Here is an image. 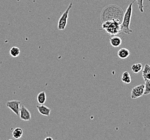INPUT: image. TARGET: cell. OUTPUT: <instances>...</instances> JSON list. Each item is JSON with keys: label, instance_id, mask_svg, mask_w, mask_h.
Segmentation results:
<instances>
[{"label": "cell", "instance_id": "6da1fadb", "mask_svg": "<svg viewBox=\"0 0 150 140\" xmlns=\"http://www.w3.org/2000/svg\"><path fill=\"white\" fill-rule=\"evenodd\" d=\"M123 11L120 7L115 5H110L105 8L100 14V20L104 22L112 20L123 21Z\"/></svg>", "mask_w": 150, "mask_h": 140}, {"label": "cell", "instance_id": "7a4b0ae2", "mask_svg": "<svg viewBox=\"0 0 150 140\" xmlns=\"http://www.w3.org/2000/svg\"><path fill=\"white\" fill-rule=\"evenodd\" d=\"M122 21L119 20H112L102 22L101 30L111 36H115L121 34L122 32Z\"/></svg>", "mask_w": 150, "mask_h": 140}, {"label": "cell", "instance_id": "3957f363", "mask_svg": "<svg viewBox=\"0 0 150 140\" xmlns=\"http://www.w3.org/2000/svg\"><path fill=\"white\" fill-rule=\"evenodd\" d=\"M133 3L134 2H132L129 5L123 16V21L122 22V32L125 34H129L133 32L132 30L130 29V25L132 14V5Z\"/></svg>", "mask_w": 150, "mask_h": 140}, {"label": "cell", "instance_id": "277c9868", "mask_svg": "<svg viewBox=\"0 0 150 140\" xmlns=\"http://www.w3.org/2000/svg\"><path fill=\"white\" fill-rule=\"evenodd\" d=\"M72 6V3H70L64 13L59 18L57 25V28L59 30H64L67 27L69 13L71 9Z\"/></svg>", "mask_w": 150, "mask_h": 140}, {"label": "cell", "instance_id": "5b68a950", "mask_svg": "<svg viewBox=\"0 0 150 140\" xmlns=\"http://www.w3.org/2000/svg\"><path fill=\"white\" fill-rule=\"evenodd\" d=\"M144 91H145L144 84H140L139 85L136 86L134 87H133L131 91V98L133 99L140 98L144 95Z\"/></svg>", "mask_w": 150, "mask_h": 140}, {"label": "cell", "instance_id": "8992f818", "mask_svg": "<svg viewBox=\"0 0 150 140\" xmlns=\"http://www.w3.org/2000/svg\"><path fill=\"white\" fill-rule=\"evenodd\" d=\"M21 101L18 100H11L6 103V106L10 108L17 115H20Z\"/></svg>", "mask_w": 150, "mask_h": 140}, {"label": "cell", "instance_id": "52a82bcc", "mask_svg": "<svg viewBox=\"0 0 150 140\" xmlns=\"http://www.w3.org/2000/svg\"><path fill=\"white\" fill-rule=\"evenodd\" d=\"M20 117L21 119L25 121H30L31 119V115L30 111L25 106H22L21 107Z\"/></svg>", "mask_w": 150, "mask_h": 140}, {"label": "cell", "instance_id": "ba28073f", "mask_svg": "<svg viewBox=\"0 0 150 140\" xmlns=\"http://www.w3.org/2000/svg\"><path fill=\"white\" fill-rule=\"evenodd\" d=\"M110 44L114 48H118L122 44V39L117 36H112L110 39Z\"/></svg>", "mask_w": 150, "mask_h": 140}, {"label": "cell", "instance_id": "9c48e42d", "mask_svg": "<svg viewBox=\"0 0 150 140\" xmlns=\"http://www.w3.org/2000/svg\"><path fill=\"white\" fill-rule=\"evenodd\" d=\"M37 108L38 112L40 113L41 115L44 116H50V114L51 113V109L47 106H45L44 105H40L39 106H37Z\"/></svg>", "mask_w": 150, "mask_h": 140}, {"label": "cell", "instance_id": "30bf717a", "mask_svg": "<svg viewBox=\"0 0 150 140\" xmlns=\"http://www.w3.org/2000/svg\"><path fill=\"white\" fill-rule=\"evenodd\" d=\"M117 55L119 58L125 59L128 58L130 55V52L127 49L122 48L118 51Z\"/></svg>", "mask_w": 150, "mask_h": 140}, {"label": "cell", "instance_id": "8fae6325", "mask_svg": "<svg viewBox=\"0 0 150 140\" xmlns=\"http://www.w3.org/2000/svg\"><path fill=\"white\" fill-rule=\"evenodd\" d=\"M142 75L144 82L150 80V65L146 64L144 66V68L142 72Z\"/></svg>", "mask_w": 150, "mask_h": 140}, {"label": "cell", "instance_id": "7c38bea8", "mask_svg": "<svg viewBox=\"0 0 150 140\" xmlns=\"http://www.w3.org/2000/svg\"><path fill=\"white\" fill-rule=\"evenodd\" d=\"M37 100L40 105H44L47 101V95L45 91L38 93L37 96Z\"/></svg>", "mask_w": 150, "mask_h": 140}, {"label": "cell", "instance_id": "4fadbf2b", "mask_svg": "<svg viewBox=\"0 0 150 140\" xmlns=\"http://www.w3.org/2000/svg\"><path fill=\"white\" fill-rule=\"evenodd\" d=\"M23 131L22 129L18 127L14 130L13 132V136L15 139L18 140L22 137L23 136Z\"/></svg>", "mask_w": 150, "mask_h": 140}, {"label": "cell", "instance_id": "5bb4252c", "mask_svg": "<svg viewBox=\"0 0 150 140\" xmlns=\"http://www.w3.org/2000/svg\"><path fill=\"white\" fill-rule=\"evenodd\" d=\"M122 81L126 84H130L131 82V77L129 72L125 71L123 73L122 77Z\"/></svg>", "mask_w": 150, "mask_h": 140}, {"label": "cell", "instance_id": "9a60e30c", "mask_svg": "<svg viewBox=\"0 0 150 140\" xmlns=\"http://www.w3.org/2000/svg\"><path fill=\"white\" fill-rule=\"evenodd\" d=\"M10 55L13 58H17L20 55V49L18 47L14 46L10 50Z\"/></svg>", "mask_w": 150, "mask_h": 140}, {"label": "cell", "instance_id": "2e32d148", "mask_svg": "<svg viewBox=\"0 0 150 140\" xmlns=\"http://www.w3.org/2000/svg\"><path fill=\"white\" fill-rule=\"evenodd\" d=\"M132 71L134 73H138L142 70L143 69V65L140 63H137L135 64H133L131 67Z\"/></svg>", "mask_w": 150, "mask_h": 140}, {"label": "cell", "instance_id": "e0dca14e", "mask_svg": "<svg viewBox=\"0 0 150 140\" xmlns=\"http://www.w3.org/2000/svg\"><path fill=\"white\" fill-rule=\"evenodd\" d=\"M145 91L144 95L147 96L150 94V80L145 82Z\"/></svg>", "mask_w": 150, "mask_h": 140}, {"label": "cell", "instance_id": "ac0fdd59", "mask_svg": "<svg viewBox=\"0 0 150 140\" xmlns=\"http://www.w3.org/2000/svg\"><path fill=\"white\" fill-rule=\"evenodd\" d=\"M135 1H136L137 3L139 11L142 13H144V0H134L133 2H134Z\"/></svg>", "mask_w": 150, "mask_h": 140}, {"label": "cell", "instance_id": "d6986e66", "mask_svg": "<svg viewBox=\"0 0 150 140\" xmlns=\"http://www.w3.org/2000/svg\"><path fill=\"white\" fill-rule=\"evenodd\" d=\"M45 140H53V139L51 137H46L45 139Z\"/></svg>", "mask_w": 150, "mask_h": 140}]
</instances>
